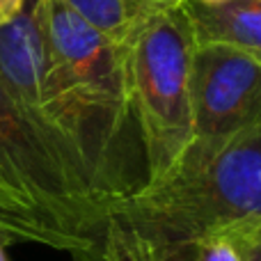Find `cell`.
Returning <instances> with one entry per match:
<instances>
[{
    "instance_id": "obj_1",
    "label": "cell",
    "mask_w": 261,
    "mask_h": 261,
    "mask_svg": "<svg viewBox=\"0 0 261 261\" xmlns=\"http://www.w3.org/2000/svg\"><path fill=\"white\" fill-rule=\"evenodd\" d=\"M41 106L83 167L101 216L147 190L144 144L130 106L126 46L110 41L62 0H35Z\"/></svg>"
},
{
    "instance_id": "obj_2",
    "label": "cell",
    "mask_w": 261,
    "mask_h": 261,
    "mask_svg": "<svg viewBox=\"0 0 261 261\" xmlns=\"http://www.w3.org/2000/svg\"><path fill=\"white\" fill-rule=\"evenodd\" d=\"M261 222V126L195 172L113 204L101 216L99 261H190L199 241Z\"/></svg>"
},
{
    "instance_id": "obj_3",
    "label": "cell",
    "mask_w": 261,
    "mask_h": 261,
    "mask_svg": "<svg viewBox=\"0 0 261 261\" xmlns=\"http://www.w3.org/2000/svg\"><path fill=\"white\" fill-rule=\"evenodd\" d=\"M193 50V30L179 0L156 9L126 44L128 92L144 144L147 188L170 181L193 142L188 90Z\"/></svg>"
},
{
    "instance_id": "obj_4",
    "label": "cell",
    "mask_w": 261,
    "mask_h": 261,
    "mask_svg": "<svg viewBox=\"0 0 261 261\" xmlns=\"http://www.w3.org/2000/svg\"><path fill=\"white\" fill-rule=\"evenodd\" d=\"M0 199L35 234L37 245L99 261L101 213L64 172L48 144L0 85Z\"/></svg>"
},
{
    "instance_id": "obj_5",
    "label": "cell",
    "mask_w": 261,
    "mask_h": 261,
    "mask_svg": "<svg viewBox=\"0 0 261 261\" xmlns=\"http://www.w3.org/2000/svg\"><path fill=\"white\" fill-rule=\"evenodd\" d=\"M188 90L193 142L176 174L202 170L261 126V62L229 46L195 44Z\"/></svg>"
},
{
    "instance_id": "obj_6",
    "label": "cell",
    "mask_w": 261,
    "mask_h": 261,
    "mask_svg": "<svg viewBox=\"0 0 261 261\" xmlns=\"http://www.w3.org/2000/svg\"><path fill=\"white\" fill-rule=\"evenodd\" d=\"M195 44H220L261 62V0H179Z\"/></svg>"
},
{
    "instance_id": "obj_7",
    "label": "cell",
    "mask_w": 261,
    "mask_h": 261,
    "mask_svg": "<svg viewBox=\"0 0 261 261\" xmlns=\"http://www.w3.org/2000/svg\"><path fill=\"white\" fill-rule=\"evenodd\" d=\"M94 30L110 41L126 46L161 5L153 0H62Z\"/></svg>"
},
{
    "instance_id": "obj_8",
    "label": "cell",
    "mask_w": 261,
    "mask_h": 261,
    "mask_svg": "<svg viewBox=\"0 0 261 261\" xmlns=\"http://www.w3.org/2000/svg\"><path fill=\"white\" fill-rule=\"evenodd\" d=\"M236 229H239V227L199 241L190 261H243L239 241H236Z\"/></svg>"
},
{
    "instance_id": "obj_9",
    "label": "cell",
    "mask_w": 261,
    "mask_h": 261,
    "mask_svg": "<svg viewBox=\"0 0 261 261\" xmlns=\"http://www.w3.org/2000/svg\"><path fill=\"white\" fill-rule=\"evenodd\" d=\"M0 241L3 243H35V234L9 211V206L0 199Z\"/></svg>"
},
{
    "instance_id": "obj_10",
    "label": "cell",
    "mask_w": 261,
    "mask_h": 261,
    "mask_svg": "<svg viewBox=\"0 0 261 261\" xmlns=\"http://www.w3.org/2000/svg\"><path fill=\"white\" fill-rule=\"evenodd\" d=\"M236 241H239L243 261H261V222L239 227Z\"/></svg>"
},
{
    "instance_id": "obj_11",
    "label": "cell",
    "mask_w": 261,
    "mask_h": 261,
    "mask_svg": "<svg viewBox=\"0 0 261 261\" xmlns=\"http://www.w3.org/2000/svg\"><path fill=\"white\" fill-rule=\"evenodd\" d=\"M25 9V0H0V28L12 23Z\"/></svg>"
},
{
    "instance_id": "obj_12",
    "label": "cell",
    "mask_w": 261,
    "mask_h": 261,
    "mask_svg": "<svg viewBox=\"0 0 261 261\" xmlns=\"http://www.w3.org/2000/svg\"><path fill=\"white\" fill-rule=\"evenodd\" d=\"M5 245H7V243H3V241H0V261H9V257H7V250H5Z\"/></svg>"
},
{
    "instance_id": "obj_13",
    "label": "cell",
    "mask_w": 261,
    "mask_h": 261,
    "mask_svg": "<svg viewBox=\"0 0 261 261\" xmlns=\"http://www.w3.org/2000/svg\"><path fill=\"white\" fill-rule=\"evenodd\" d=\"M156 5H161V7H167V5H174L176 0H153Z\"/></svg>"
},
{
    "instance_id": "obj_14",
    "label": "cell",
    "mask_w": 261,
    "mask_h": 261,
    "mask_svg": "<svg viewBox=\"0 0 261 261\" xmlns=\"http://www.w3.org/2000/svg\"><path fill=\"white\" fill-rule=\"evenodd\" d=\"M202 3H218V0H202Z\"/></svg>"
}]
</instances>
